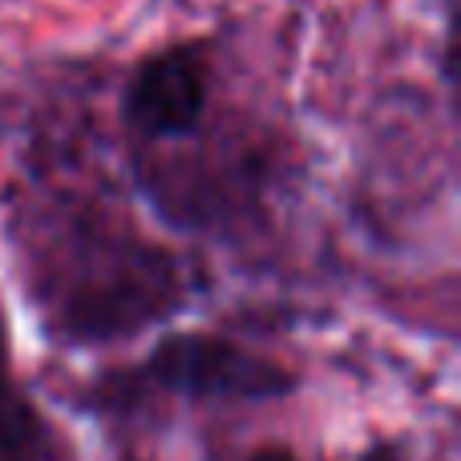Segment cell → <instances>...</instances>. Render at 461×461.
<instances>
[{"label":"cell","mask_w":461,"mask_h":461,"mask_svg":"<svg viewBox=\"0 0 461 461\" xmlns=\"http://www.w3.org/2000/svg\"><path fill=\"white\" fill-rule=\"evenodd\" d=\"M365 461H397V454H393V449H376V454H368Z\"/></svg>","instance_id":"277c9868"},{"label":"cell","mask_w":461,"mask_h":461,"mask_svg":"<svg viewBox=\"0 0 461 461\" xmlns=\"http://www.w3.org/2000/svg\"><path fill=\"white\" fill-rule=\"evenodd\" d=\"M0 461H8V457H0Z\"/></svg>","instance_id":"5b68a950"},{"label":"cell","mask_w":461,"mask_h":461,"mask_svg":"<svg viewBox=\"0 0 461 461\" xmlns=\"http://www.w3.org/2000/svg\"><path fill=\"white\" fill-rule=\"evenodd\" d=\"M255 461H295V457L287 454V449H267V454H259Z\"/></svg>","instance_id":"3957f363"},{"label":"cell","mask_w":461,"mask_h":461,"mask_svg":"<svg viewBox=\"0 0 461 461\" xmlns=\"http://www.w3.org/2000/svg\"><path fill=\"white\" fill-rule=\"evenodd\" d=\"M203 110H207V57L199 45H175L150 57L126 89V122L146 142L194 134Z\"/></svg>","instance_id":"7a4b0ae2"},{"label":"cell","mask_w":461,"mask_h":461,"mask_svg":"<svg viewBox=\"0 0 461 461\" xmlns=\"http://www.w3.org/2000/svg\"><path fill=\"white\" fill-rule=\"evenodd\" d=\"M146 373L167 389L203 393V397H276L292 384L279 365L215 336H175L158 344Z\"/></svg>","instance_id":"6da1fadb"}]
</instances>
